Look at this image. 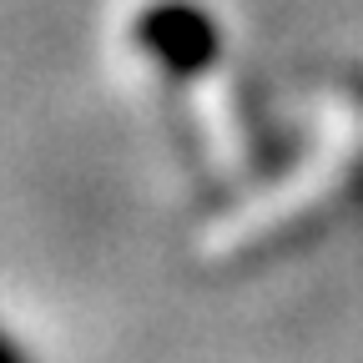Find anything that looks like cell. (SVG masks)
Instances as JSON below:
<instances>
[{
  "label": "cell",
  "mask_w": 363,
  "mask_h": 363,
  "mask_svg": "<svg viewBox=\"0 0 363 363\" xmlns=\"http://www.w3.org/2000/svg\"><path fill=\"white\" fill-rule=\"evenodd\" d=\"M136 45L167 66L172 76H197L217 61L222 51V30L202 6H187V0H157L136 16Z\"/></svg>",
  "instance_id": "cell-1"
},
{
  "label": "cell",
  "mask_w": 363,
  "mask_h": 363,
  "mask_svg": "<svg viewBox=\"0 0 363 363\" xmlns=\"http://www.w3.org/2000/svg\"><path fill=\"white\" fill-rule=\"evenodd\" d=\"M0 363H26V353H21V348H16L6 333H0Z\"/></svg>",
  "instance_id": "cell-2"
}]
</instances>
